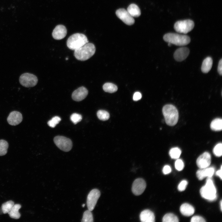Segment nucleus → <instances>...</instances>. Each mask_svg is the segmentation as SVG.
<instances>
[{
  "label": "nucleus",
  "instance_id": "1",
  "mask_svg": "<svg viewBox=\"0 0 222 222\" xmlns=\"http://www.w3.org/2000/svg\"><path fill=\"white\" fill-rule=\"evenodd\" d=\"M96 51V47L92 43H87L74 50V56L78 60H86L92 56Z\"/></svg>",
  "mask_w": 222,
  "mask_h": 222
},
{
  "label": "nucleus",
  "instance_id": "2",
  "mask_svg": "<svg viewBox=\"0 0 222 222\" xmlns=\"http://www.w3.org/2000/svg\"><path fill=\"white\" fill-rule=\"evenodd\" d=\"M162 112L166 124L171 126L177 123L179 113L176 108L171 104L166 105L163 107Z\"/></svg>",
  "mask_w": 222,
  "mask_h": 222
},
{
  "label": "nucleus",
  "instance_id": "3",
  "mask_svg": "<svg viewBox=\"0 0 222 222\" xmlns=\"http://www.w3.org/2000/svg\"><path fill=\"white\" fill-rule=\"evenodd\" d=\"M200 194L202 197L210 201L217 198L216 190L211 178H208L205 185L200 189Z\"/></svg>",
  "mask_w": 222,
  "mask_h": 222
},
{
  "label": "nucleus",
  "instance_id": "4",
  "mask_svg": "<svg viewBox=\"0 0 222 222\" xmlns=\"http://www.w3.org/2000/svg\"><path fill=\"white\" fill-rule=\"evenodd\" d=\"M163 39L165 41L168 43L179 46L186 45L190 42V38L189 36L174 33H167L164 35Z\"/></svg>",
  "mask_w": 222,
  "mask_h": 222
},
{
  "label": "nucleus",
  "instance_id": "5",
  "mask_svg": "<svg viewBox=\"0 0 222 222\" xmlns=\"http://www.w3.org/2000/svg\"><path fill=\"white\" fill-rule=\"evenodd\" d=\"M88 43L86 36L84 34L77 33L70 36L67 41V45L70 49L75 50Z\"/></svg>",
  "mask_w": 222,
  "mask_h": 222
},
{
  "label": "nucleus",
  "instance_id": "6",
  "mask_svg": "<svg viewBox=\"0 0 222 222\" xmlns=\"http://www.w3.org/2000/svg\"><path fill=\"white\" fill-rule=\"evenodd\" d=\"M194 26V23L193 21L187 19L176 22L174 24V28L178 32L187 34L191 31Z\"/></svg>",
  "mask_w": 222,
  "mask_h": 222
},
{
  "label": "nucleus",
  "instance_id": "7",
  "mask_svg": "<svg viewBox=\"0 0 222 222\" xmlns=\"http://www.w3.org/2000/svg\"><path fill=\"white\" fill-rule=\"evenodd\" d=\"M38 81V78L36 76L29 73H25L22 74L19 78V81L20 84L27 88L35 86Z\"/></svg>",
  "mask_w": 222,
  "mask_h": 222
},
{
  "label": "nucleus",
  "instance_id": "8",
  "mask_svg": "<svg viewBox=\"0 0 222 222\" xmlns=\"http://www.w3.org/2000/svg\"><path fill=\"white\" fill-rule=\"evenodd\" d=\"M54 141L57 147L64 151H69L72 148V144L71 140L66 137L56 136L54 138Z\"/></svg>",
  "mask_w": 222,
  "mask_h": 222
},
{
  "label": "nucleus",
  "instance_id": "9",
  "mask_svg": "<svg viewBox=\"0 0 222 222\" xmlns=\"http://www.w3.org/2000/svg\"><path fill=\"white\" fill-rule=\"evenodd\" d=\"M100 195V191L97 189H93L89 192L87 199V204L88 210L91 211L94 209Z\"/></svg>",
  "mask_w": 222,
  "mask_h": 222
},
{
  "label": "nucleus",
  "instance_id": "10",
  "mask_svg": "<svg viewBox=\"0 0 222 222\" xmlns=\"http://www.w3.org/2000/svg\"><path fill=\"white\" fill-rule=\"evenodd\" d=\"M117 16L124 23L131 25L134 23V20L129 13L127 10L123 8L117 10L116 12Z\"/></svg>",
  "mask_w": 222,
  "mask_h": 222
},
{
  "label": "nucleus",
  "instance_id": "11",
  "mask_svg": "<svg viewBox=\"0 0 222 222\" xmlns=\"http://www.w3.org/2000/svg\"><path fill=\"white\" fill-rule=\"evenodd\" d=\"M146 187V184L145 180L142 178H138L134 182L132 191L135 195H139L143 193Z\"/></svg>",
  "mask_w": 222,
  "mask_h": 222
},
{
  "label": "nucleus",
  "instance_id": "12",
  "mask_svg": "<svg viewBox=\"0 0 222 222\" xmlns=\"http://www.w3.org/2000/svg\"><path fill=\"white\" fill-rule=\"evenodd\" d=\"M211 163V156L208 152H205L200 155L196 160L198 166L200 169L208 167Z\"/></svg>",
  "mask_w": 222,
  "mask_h": 222
},
{
  "label": "nucleus",
  "instance_id": "13",
  "mask_svg": "<svg viewBox=\"0 0 222 222\" xmlns=\"http://www.w3.org/2000/svg\"><path fill=\"white\" fill-rule=\"evenodd\" d=\"M22 114L19 112L14 111L11 112L7 118L8 123L11 125H16L22 121Z\"/></svg>",
  "mask_w": 222,
  "mask_h": 222
},
{
  "label": "nucleus",
  "instance_id": "14",
  "mask_svg": "<svg viewBox=\"0 0 222 222\" xmlns=\"http://www.w3.org/2000/svg\"><path fill=\"white\" fill-rule=\"evenodd\" d=\"M88 93V91L87 89L84 87L82 86L78 88L73 92L72 97L74 100L79 101L85 98Z\"/></svg>",
  "mask_w": 222,
  "mask_h": 222
},
{
  "label": "nucleus",
  "instance_id": "15",
  "mask_svg": "<svg viewBox=\"0 0 222 222\" xmlns=\"http://www.w3.org/2000/svg\"><path fill=\"white\" fill-rule=\"evenodd\" d=\"M67 34L66 27L63 25H57L52 33L53 37L56 40H60L64 38Z\"/></svg>",
  "mask_w": 222,
  "mask_h": 222
},
{
  "label": "nucleus",
  "instance_id": "16",
  "mask_svg": "<svg viewBox=\"0 0 222 222\" xmlns=\"http://www.w3.org/2000/svg\"><path fill=\"white\" fill-rule=\"evenodd\" d=\"M189 52V50L188 48L180 47L175 51L174 54V57L176 61L181 62L187 58Z\"/></svg>",
  "mask_w": 222,
  "mask_h": 222
},
{
  "label": "nucleus",
  "instance_id": "17",
  "mask_svg": "<svg viewBox=\"0 0 222 222\" xmlns=\"http://www.w3.org/2000/svg\"><path fill=\"white\" fill-rule=\"evenodd\" d=\"M140 219L142 222H154L155 216L154 213L149 209L144 210L140 215Z\"/></svg>",
  "mask_w": 222,
  "mask_h": 222
},
{
  "label": "nucleus",
  "instance_id": "18",
  "mask_svg": "<svg viewBox=\"0 0 222 222\" xmlns=\"http://www.w3.org/2000/svg\"><path fill=\"white\" fill-rule=\"evenodd\" d=\"M180 210L181 213L185 216H190L193 215L195 212L194 207L187 203H184L180 206Z\"/></svg>",
  "mask_w": 222,
  "mask_h": 222
},
{
  "label": "nucleus",
  "instance_id": "19",
  "mask_svg": "<svg viewBox=\"0 0 222 222\" xmlns=\"http://www.w3.org/2000/svg\"><path fill=\"white\" fill-rule=\"evenodd\" d=\"M213 63L211 57H206L203 61L201 70L202 72L204 73L208 72L211 69Z\"/></svg>",
  "mask_w": 222,
  "mask_h": 222
},
{
  "label": "nucleus",
  "instance_id": "20",
  "mask_svg": "<svg viewBox=\"0 0 222 222\" xmlns=\"http://www.w3.org/2000/svg\"><path fill=\"white\" fill-rule=\"evenodd\" d=\"M127 10L133 17H138L141 14L140 10L139 7L134 4H130L127 8Z\"/></svg>",
  "mask_w": 222,
  "mask_h": 222
},
{
  "label": "nucleus",
  "instance_id": "21",
  "mask_svg": "<svg viewBox=\"0 0 222 222\" xmlns=\"http://www.w3.org/2000/svg\"><path fill=\"white\" fill-rule=\"evenodd\" d=\"M21 207L20 204H14L11 210L8 213L10 217L15 219H19L21 215L18 211Z\"/></svg>",
  "mask_w": 222,
  "mask_h": 222
},
{
  "label": "nucleus",
  "instance_id": "22",
  "mask_svg": "<svg viewBox=\"0 0 222 222\" xmlns=\"http://www.w3.org/2000/svg\"><path fill=\"white\" fill-rule=\"evenodd\" d=\"M211 129L215 131H220L222 129V120L220 118L213 120L210 124Z\"/></svg>",
  "mask_w": 222,
  "mask_h": 222
},
{
  "label": "nucleus",
  "instance_id": "23",
  "mask_svg": "<svg viewBox=\"0 0 222 222\" xmlns=\"http://www.w3.org/2000/svg\"><path fill=\"white\" fill-rule=\"evenodd\" d=\"M103 88L105 92L111 93L116 92L118 89L116 85L111 83L105 84L103 85Z\"/></svg>",
  "mask_w": 222,
  "mask_h": 222
},
{
  "label": "nucleus",
  "instance_id": "24",
  "mask_svg": "<svg viewBox=\"0 0 222 222\" xmlns=\"http://www.w3.org/2000/svg\"><path fill=\"white\" fill-rule=\"evenodd\" d=\"M179 219L174 214L168 213L165 215L162 219L163 222H178Z\"/></svg>",
  "mask_w": 222,
  "mask_h": 222
},
{
  "label": "nucleus",
  "instance_id": "25",
  "mask_svg": "<svg viewBox=\"0 0 222 222\" xmlns=\"http://www.w3.org/2000/svg\"><path fill=\"white\" fill-rule=\"evenodd\" d=\"M14 205V203L12 200L7 201L2 204L1 209L3 213H8L11 210Z\"/></svg>",
  "mask_w": 222,
  "mask_h": 222
},
{
  "label": "nucleus",
  "instance_id": "26",
  "mask_svg": "<svg viewBox=\"0 0 222 222\" xmlns=\"http://www.w3.org/2000/svg\"><path fill=\"white\" fill-rule=\"evenodd\" d=\"M9 144L6 140H0V156L5 155L7 153Z\"/></svg>",
  "mask_w": 222,
  "mask_h": 222
},
{
  "label": "nucleus",
  "instance_id": "27",
  "mask_svg": "<svg viewBox=\"0 0 222 222\" xmlns=\"http://www.w3.org/2000/svg\"><path fill=\"white\" fill-rule=\"evenodd\" d=\"M181 153V151L178 147H174L170 150L169 154L172 159H175L179 158Z\"/></svg>",
  "mask_w": 222,
  "mask_h": 222
},
{
  "label": "nucleus",
  "instance_id": "28",
  "mask_svg": "<svg viewBox=\"0 0 222 222\" xmlns=\"http://www.w3.org/2000/svg\"><path fill=\"white\" fill-rule=\"evenodd\" d=\"M93 221V217L91 211L88 210L85 211L83 213L81 222H92Z\"/></svg>",
  "mask_w": 222,
  "mask_h": 222
},
{
  "label": "nucleus",
  "instance_id": "29",
  "mask_svg": "<svg viewBox=\"0 0 222 222\" xmlns=\"http://www.w3.org/2000/svg\"><path fill=\"white\" fill-rule=\"evenodd\" d=\"M97 115L99 119L103 121L108 120L110 117L109 114L108 112L102 110L97 111Z\"/></svg>",
  "mask_w": 222,
  "mask_h": 222
},
{
  "label": "nucleus",
  "instance_id": "30",
  "mask_svg": "<svg viewBox=\"0 0 222 222\" xmlns=\"http://www.w3.org/2000/svg\"><path fill=\"white\" fill-rule=\"evenodd\" d=\"M213 152L214 154L217 157H220L222 155V144L219 143L214 147Z\"/></svg>",
  "mask_w": 222,
  "mask_h": 222
},
{
  "label": "nucleus",
  "instance_id": "31",
  "mask_svg": "<svg viewBox=\"0 0 222 222\" xmlns=\"http://www.w3.org/2000/svg\"><path fill=\"white\" fill-rule=\"evenodd\" d=\"M61 120V119L60 117L58 116H55L52 119L48 121L47 122L48 125L52 127H55L56 125L58 124L60 121Z\"/></svg>",
  "mask_w": 222,
  "mask_h": 222
},
{
  "label": "nucleus",
  "instance_id": "32",
  "mask_svg": "<svg viewBox=\"0 0 222 222\" xmlns=\"http://www.w3.org/2000/svg\"><path fill=\"white\" fill-rule=\"evenodd\" d=\"M82 119V116L77 113H73L70 117L71 120L75 124L80 121Z\"/></svg>",
  "mask_w": 222,
  "mask_h": 222
},
{
  "label": "nucleus",
  "instance_id": "33",
  "mask_svg": "<svg viewBox=\"0 0 222 222\" xmlns=\"http://www.w3.org/2000/svg\"><path fill=\"white\" fill-rule=\"evenodd\" d=\"M175 167L176 169L179 171L182 170L184 167L183 161L180 159L177 160L175 162Z\"/></svg>",
  "mask_w": 222,
  "mask_h": 222
},
{
  "label": "nucleus",
  "instance_id": "34",
  "mask_svg": "<svg viewBox=\"0 0 222 222\" xmlns=\"http://www.w3.org/2000/svg\"><path fill=\"white\" fill-rule=\"evenodd\" d=\"M214 168L213 167L205 168L204 172L206 177L211 178L214 172Z\"/></svg>",
  "mask_w": 222,
  "mask_h": 222
},
{
  "label": "nucleus",
  "instance_id": "35",
  "mask_svg": "<svg viewBox=\"0 0 222 222\" xmlns=\"http://www.w3.org/2000/svg\"><path fill=\"white\" fill-rule=\"evenodd\" d=\"M205 168L200 169L197 171L196 175L198 179L202 180L206 177L204 172Z\"/></svg>",
  "mask_w": 222,
  "mask_h": 222
},
{
  "label": "nucleus",
  "instance_id": "36",
  "mask_svg": "<svg viewBox=\"0 0 222 222\" xmlns=\"http://www.w3.org/2000/svg\"><path fill=\"white\" fill-rule=\"evenodd\" d=\"M187 182L186 180H183L178 185V190L180 191H184L187 187Z\"/></svg>",
  "mask_w": 222,
  "mask_h": 222
},
{
  "label": "nucleus",
  "instance_id": "37",
  "mask_svg": "<svg viewBox=\"0 0 222 222\" xmlns=\"http://www.w3.org/2000/svg\"><path fill=\"white\" fill-rule=\"evenodd\" d=\"M191 222H204L205 220L202 217L198 216H193L191 219Z\"/></svg>",
  "mask_w": 222,
  "mask_h": 222
},
{
  "label": "nucleus",
  "instance_id": "38",
  "mask_svg": "<svg viewBox=\"0 0 222 222\" xmlns=\"http://www.w3.org/2000/svg\"><path fill=\"white\" fill-rule=\"evenodd\" d=\"M171 171V167L168 165H166L164 166L162 170L163 173L166 175L170 173Z\"/></svg>",
  "mask_w": 222,
  "mask_h": 222
},
{
  "label": "nucleus",
  "instance_id": "39",
  "mask_svg": "<svg viewBox=\"0 0 222 222\" xmlns=\"http://www.w3.org/2000/svg\"><path fill=\"white\" fill-rule=\"evenodd\" d=\"M142 98L141 94L139 92H136L134 94L133 99L134 101H138Z\"/></svg>",
  "mask_w": 222,
  "mask_h": 222
},
{
  "label": "nucleus",
  "instance_id": "40",
  "mask_svg": "<svg viewBox=\"0 0 222 222\" xmlns=\"http://www.w3.org/2000/svg\"><path fill=\"white\" fill-rule=\"evenodd\" d=\"M218 72L220 75H222V59H221L219 61L217 68Z\"/></svg>",
  "mask_w": 222,
  "mask_h": 222
},
{
  "label": "nucleus",
  "instance_id": "41",
  "mask_svg": "<svg viewBox=\"0 0 222 222\" xmlns=\"http://www.w3.org/2000/svg\"><path fill=\"white\" fill-rule=\"evenodd\" d=\"M222 165L221 166L220 169L218 171H217L216 173V174L217 176H218L221 179H222Z\"/></svg>",
  "mask_w": 222,
  "mask_h": 222
},
{
  "label": "nucleus",
  "instance_id": "42",
  "mask_svg": "<svg viewBox=\"0 0 222 222\" xmlns=\"http://www.w3.org/2000/svg\"><path fill=\"white\" fill-rule=\"evenodd\" d=\"M220 208H221V210L222 211V200H221V201H220Z\"/></svg>",
  "mask_w": 222,
  "mask_h": 222
},
{
  "label": "nucleus",
  "instance_id": "43",
  "mask_svg": "<svg viewBox=\"0 0 222 222\" xmlns=\"http://www.w3.org/2000/svg\"><path fill=\"white\" fill-rule=\"evenodd\" d=\"M171 44H172L171 43H168V46H171Z\"/></svg>",
  "mask_w": 222,
  "mask_h": 222
},
{
  "label": "nucleus",
  "instance_id": "44",
  "mask_svg": "<svg viewBox=\"0 0 222 222\" xmlns=\"http://www.w3.org/2000/svg\"><path fill=\"white\" fill-rule=\"evenodd\" d=\"M84 206H85V204H83V205H82V206L83 207H84Z\"/></svg>",
  "mask_w": 222,
  "mask_h": 222
}]
</instances>
